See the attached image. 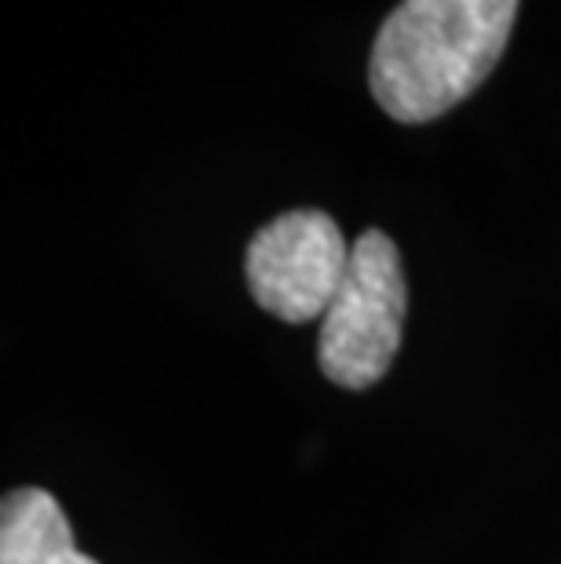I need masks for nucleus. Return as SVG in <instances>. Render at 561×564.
<instances>
[{
	"label": "nucleus",
	"mask_w": 561,
	"mask_h": 564,
	"mask_svg": "<svg viewBox=\"0 0 561 564\" xmlns=\"http://www.w3.org/2000/svg\"><path fill=\"white\" fill-rule=\"evenodd\" d=\"M518 0H401L368 58L376 102L401 124H427L493 74Z\"/></svg>",
	"instance_id": "1"
},
{
	"label": "nucleus",
	"mask_w": 561,
	"mask_h": 564,
	"mask_svg": "<svg viewBox=\"0 0 561 564\" xmlns=\"http://www.w3.org/2000/svg\"><path fill=\"white\" fill-rule=\"evenodd\" d=\"M404 270L398 245L384 230H365L354 241L350 270L321 317L317 361L343 390H368L398 357L404 324Z\"/></svg>",
	"instance_id": "2"
},
{
	"label": "nucleus",
	"mask_w": 561,
	"mask_h": 564,
	"mask_svg": "<svg viewBox=\"0 0 561 564\" xmlns=\"http://www.w3.org/2000/svg\"><path fill=\"white\" fill-rule=\"evenodd\" d=\"M354 245L336 219L317 208L284 212L248 241L245 278L252 299L289 324L325 317L350 270Z\"/></svg>",
	"instance_id": "3"
},
{
	"label": "nucleus",
	"mask_w": 561,
	"mask_h": 564,
	"mask_svg": "<svg viewBox=\"0 0 561 564\" xmlns=\"http://www.w3.org/2000/svg\"><path fill=\"white\" fill-rule=\"evenodd\" d=\"M0 564H99L80 554L52 491L15 488L0 507Z\"/></svg>",
	"instance_id": "4"
}]
</instances>
